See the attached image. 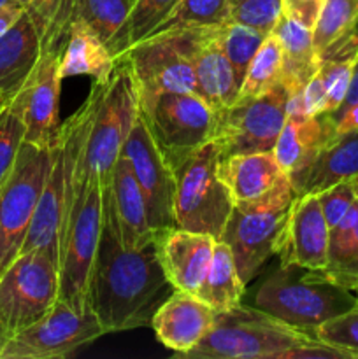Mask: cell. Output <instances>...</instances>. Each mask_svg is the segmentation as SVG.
I'll list each match as a JSON object with an SVG mask.
<instances>
[{
	"label": "cell",
	"mask_w": 358,
	"mask_h": 359,
	"mask_svg": "<svg viewBox=\"0 0 358 359\" xmlns=\"http://www.w3.org/2000/svg\"><path fill=\"white\" fill-rule=\"evenodd\" d=\"M172 287L161 269L157 244L126 249L102 216V233L88 284V304L105 335L151 326L165 290Z\"/></svg>",
	"instance_id": "cell-1"
},
{
	"label": "cell",
	"mask_w": 358,
	"mask_h": 359,
	"mask_svg": "<svg viewBox=\"0 0 358 359\" xmlns=\"http://www.w3.org/2000/svg\"><path fill=\"white\" fill-rule=\"evenodd\" d=\"M102 216L114 228L119 242L126 249H140L154 242L157 231L150 223L144 195L128 160L121 154L116 160L109 181L102 186Z\"/></svg>",
	"instance_id": "cell-16"
},
{
	"label": "cell",
	"mask_w": 358,
	"mask_h": 359,
	"mask_svg": "<svg viewBox=\"0 0 358 359\" xmlns=\"http://www.w3.org/2000/svg\"><path fill=\"white\" fill-rule=\"evenodd\" d=\"M60 53H42L37 67L11 100L20 107L25 142L49 149L60 132Z\"/></svg>",
	"instance_id": "cell-15"
},
{
	"label": "cell",
	"mask_w": 358,
	"mask_h": 359,
	"mask_svg": "<svg viewBox=\"0 0 358 359\" xmlns=\"http://www.w3.org/2000/svg\"><path fill=\"white\" fill-rule=\"evenodd\" d=\"M295 198L293 184L284 175L265 196L255 202L235 203L232 209L220 241L230 248L246 286L267 259L279 252Z\"/></svg>",
	"instance_id": "cell-4"
},
{
	"label": "cell",
	"mask_w": 358,
	"mask_h": 359,
	"mask_svg": "<svg viewBox=\"0 0 358 359\" xmlns=\"http://www.w3.org/2000/svg\"><path fill=\"white\" fill-rule=\"evenodd\" d=\"M281 266L255 294V307L314 335L330 319L351 311L358 297L330 283L319 270Z\"/></svg>",
	"instance_id": "cell-2"
},
{
	"label": "cell",
	"mask_w": 358,
	"mask_h": 359,
	"mask_svg": "<svg viewBox=\"0 0 358 359\" xmlns=\"http://www.w3.org/2000/svg\"><path fill=\"white\" fill-rule=\"evenodd\" d=\"M323 0H283L284 14L295 18L305 27L312 28L321 9Z\"/></svg>",
	"instance_id": "cell-41"
},
{
	"label": "cell",
	"mask_w": 358,
	"mask_h": 359,
	"mask_svg": "<svg viewBox=\"0 0 358 359\" xmlns=\"http://www.w3.org/2000/svg\"><path fill=\"white\" fill-rule=\"evenodd\" d=\"M7 102H9V100H6V98H4V97H2V95H0V112H2V111H4V109H6Z\"/></svg>",
	"instance_id": "cell-46"
},
{
	"label": "cell",
	"mask_w": 358,
	"mask_h": 359,
	"mask_svg": "<svg viewBox=\"0 0 358 359\" xmlns=\"http://www.w3.org/2000/svg\"><path fill=\"white\" fill-rule=\"evenodd\" d=\"M139 114L135 81L125 58L119 56L107 83L100 84L97 109L81 149L77 172L81 179L109 181L121 147Z\"/></svg>",
	"instance_id": "cell-5"
},
{
	"label": "cell",
	"mask_w": 358,
	"mask_h": 359,
	"mask_svg": "<svg viewBox=\"0 0 358 359\" xmlns=\"http://www.w3.org/2000/svg\"><path fill=\"white\" fill-rule=\"evenodd\" d=\"M353 186H354V191H357V196H358V175L357 177H353Z\"/></svg>",
	"instance_id": "cell-48"
},
{
	"label": "cell",
	"mask_w": 358,
	"mask_h": 359,
	"mask_svg": "<svg viewBox=\"0 0 358 359\" xmlns=\"http://www.w3.org/2000/svg\"><path fill=\"white\" fill-rule=\"evenodd\" d=\"M283 51L276 35L269 34L249 63L239 97H255L276 86L281 79Z\"/></svg>",
	"instance_id": "cell-33"
},
{
	"label": "cell",
	"mask_w": 358,
	"mask_h": 359,
	"mask_svg": "<svg viewBox=\"0 0 358 359\" xmlns=\"http://www.w3.org/2000/svg\"><path fill=\"white\" fill-rule=\"evenodd\" d=\"M265 37L267 35L260 34V32L253 30L249 27H244V25L234 23V21L221 27V46H223V51L227 55L228 62H230L232 69H234L239 84H242L246 70H248L253 56L256 55Z\"/></svg>",
	"instance_id": "cell-34"
},
{
	"label": "cell",
	"mask_w": 358,
	"mask_h": 359,
	"mask_svg": "<svg viewBox=\"0 0 358 359\" xmlns=\"http://www.w3.org/2000/svg\"><path fill=\"white\" fill-rule=\"evenodd\" d=\"M34 23L42 53H62L67 32L76 18L77 0H18Z\"/></svg>",
	"instance_id": "cell-30"
},
{
	"label": "cell",
	"mask_w": 358,
	"mask_h": 359,
	"mask_svg": "<svg viewBox=\"0 0 358 359\" xmlns=\"http://www.w3.org/2000/svg\"><path fill=\"white\" fill-rule=\"evenodd\" d=\"M105 335L93 309L74 311L58 300L34 325L9 337L2 359H63Z\"/></svg>",
	"instance_id": "cell-13"
},
{
	"label": "cell",
	"mask_w": 358,
	"mask_h": 359,
	"mask_svg": "<svg viewBox=\"0 0 358 359\" xmlns=\"http://www.w3.org/2000/svg\"><path fill=\"white\" fill-rule=\"evenodd\" d=\"M221 28H214L200 44L195 58V93L214 111L230 107L241 93V84L220 41Z\"/></svg>",
	"instance_id": "cell-25"
},
{
	"label": "cell",
	"mask_w": 358,
	"mask_h": 359,
	"mask_svg": "<svg viewBox=\"0 0 358 359\" xmlns=\"http://www.w3.org/2000/svg\"><path fill=\"white\" fill-rule=\"evenodd\" d=\"M318 339L256 307L216 312L211 332L185 359H276L283 351Z\"/></svg>",
	"instance_id": "cell-3"
},
{
	"label": "cell",
	"mask_w": 358,
	"mask_h": 359,
	"mask_svg": "<svg viewBox=\"0 0 358 359\" xmlns=\"http://www.w3.org/2000/svg\"><path fill=\"white\" fill-rule=\"evenodd\" d=\"M319 340L358 358V302L351 311L330 319L314 333Z\"/></svg>",
	"instance_id": "cell-38"
},
{
	"label": "cell",
	"mask_w": 358,
	"mask_h": 359,
	"mask_svg": "<svg viewBox=\"0 0 358 359\" xmlns=\"http://www.w3.org/2000/svg\"><path fill=\"white\" fill-rule=\"evenodd\" d=\"M51 147L23 142L16 165L0 186V273L20 256L49 168Z\"/></svg>",
	"instance_id": "cell-12"
},
{
	"label": "cell",
	"mask_w": 358,
	"mask_h": 359,
	"mask_svg": "<svg viewBox=\"0 0 358 359\" xmlns=\"http://www.w3.org/2000/svg\"><path fill=\"white\" fill-rule=\"evenodd\" d=\"M18 0H0V7L2 6H9V4H16Z\"/></svg>",
	"instance_id": "cell-47"
},
{
	"label": "cell",
	"mask_w": 358,
	"mask_h": 359,
	"mask_svg": "<svg viewBox=\"0 0 358 359\" xmlns=\"http://www.w3.org/2000/svg\"><path fill=\"white\" fill-rule=\"evenodd\" d=\"M235 2V0H232V4H234Z\"/></svg>",
	"instance_id": "cell-49"
},
{
	"label": "cell",
	"mask_w": 358,
	"mask_h": 359,
	"mask_svg": "<svg viewBox=\"0 0 358 359\" xmlns=\"http://www.w3.org/2000/svg\"><path fill=\"white\" fill-rule=\"evenodd\" d=\"M330 228L318 195H297L279 249L281 266L323 270L329 263Z\"/></svg>",
	"instance_id": "cell-17"
},
{
	"label": "cell",
	"mask_w": 358,
	"mask_h": 359,
	"mask_svg": "<svg viewBox=\"0 0 358 359\" xmlns=\"http://www.w3.org/2000/svg\"><path fill=\"white\" fill-rule=\"evenodd\" d=\"M154 244L172 290L197 294L213 262L216 238L181 228H168L157 231Z\"/></svg>",
	"instance_id": "cell-18"
},
{
	"label": "cell",
	"mask_w": 358,
	"mask_h": 359,
	"mask_svg": "<svg viewBox=\"0 0 358 359\" xmlns=\"http://www.w3.org/2000/svg\"><path fill=\"white\" fill-rule=\"evenodd\" d=\"M220 149L209 140L172 165L175 228L220 241L234 200L220 177Z\"/></svg>",
	"instance_id": "cell-6"
},
{
	"label": "cell",
	"mask_w": 358,
	"mask_h": 359,
	"mask_svg": "<svg viewBox=\"0 0 358 359\" xmlns=\"http://www.w3.org/2000/svg\"><path fill=\"white\" fill-rule=\"evenodd\" d=\"M133 4L135 0H77L76 18L90 25L119 58L125 51L123 39Z\"/></svg>",
	"instance_id": "cell-29"
},
{
	"label": "cell",
	"mask_w": 358,
	"mask_h": 359,
	"mask_svg": "<svg viewBox=\"0 0 358 359\" xmlns=\"http://www.w3.org/2000/svg\"><path fill=\"white\" fill-rule=\"evenodd\" d=\"M139 112L172 165L213 140L218 111L197 93H160L139 100Z\"/></svg>",
	"instance_id": "cell-10"
},
{
	"label": "cell",
	"mask_w": 358,
	"mask_h": 359,
	"mask_svg": "<svg viewBox=\"0 0 358 359\" xmlns=\"http://www.w3.org/2000/svg\"><path fill=\"white\" fill-rule=\"evenodd\" d=\"M230 21L232 0H181L153 34L178 28H221Z\"/></svg>",
	"instance_id": "cell-31"
},
{
	"label": "cell",
	"mask_w": 358,
	"mask_h": 359,
	"mask_svg": "<svg viewBox=\"0 0 358 359\" xmlns=\"http://www.w3.org/2000/svg\"><path fill=\"white\" fill-rule=\"evenodd\" d=\"M77 163L74 170L72 205L60 256V300L70 305L74 311H83L90 307L88 284L100 242L104 202L100 182L81 179Z\"/></svg>",
	"instance_id": "cell-8"
},
{
	"label": "cell",
	"mask_w": 358,
	"mask_h": 359,
	"mask_svg": "<svg viewBox=\"0 0 358 359\" xmlns=\"http://www.w3.org/2000/svg\"><path fill=\"white\" fill-rule=\"evenodd\" d=\"M329 114L332 118L333 126H336L337 135L358 130V104L351 105L347 109H340V111L329 112Z\"/></svg>",
	"instance_id": "cell-42"
},
{
	"label": "cell",
	"mask_w": 358,
	"mask_h": 359,
	"mask_svg": "<svg viewBox=\"0 0 358 359\" xmlns=\"http://www.w3.org/2000/svg\"><path fill=\"white\" fill-rule=\"evenodd\" d=\"M218 172L234 200V205L262 198L286 175L272 151L221 158Z\"/></svg>",
	"instance_id": "cell-22"
},
{
	"label": "cell",
	"mask_w": 358,
	"mask_h": 359,
	"mask_svg": "<svg viewBox=\"0 0 358 359\" xmlns=\"http://www.w3.org/2000/svg\"><path fill=\"white\" fill-rule=\"evenodd\" d=\"M276 359H354L350 353L323 340L314 339L312 342L302 344V346L291 347V349L283 351L276 356Z\"/></svg>",
	"instance_id": "cell-40"
},
{
	"label": "cell",
	"mask_w": 358,
	"mask_h": 359,
	"mask_svg": "<svg viewBox=\"0 0 358 359\" xmlns=\"http://www.w3.org/2000/svg\"><path fill=\"white\" fill-rule=\"evenodd\" d=\"M357 191H354L353 179L350 181L337 182V184L330 186L325 191L318 193L319 205H321L323 216H325L326 224L332 230L340 219L347 214L354 202H357Z\"/></svg>",
	"instance_id": "cell-39"
},
{
	"label": "cell",
	"mask_w": 358,
	"mask_h": 359,
	"mask_svg": "<svg viewBox=\"0 0 358 359\" xmlns=\"http://www.w3.org/2000/svg\"><path fill=\"white\" fill-rule=\"evenodd\" d=\"M216 312L190 291L174 290L151 319L158 342L178 358L195 349L211 332Z\"/></svg>",
	"instance_id": "cell-19"
},
{
	"label": "cell",
	"mask_w": 358,
	"mask_h": 359,
	"mask_svg": "<svg viewBox=\"0 0 358 359\" xmlns=\"http://www.w3.org/2000/svg\"><path fill=\"white\" fill-rule=\"evenodd\" d=\"M246 293L234 255L223 241H216L213 262L197 297L209 305L214 312H225L237 307Z\"/></svg>",
	"instance_id": "cell-28"
},
{
	"label": "cell",
	"mask_w": 358,
	"mask_h": 359,
	"mask_svg": "<svg viewBox=\"0 0 358 359\" xmlns=\"http://www.w3.org/2000/svg\"><path fill=\"white\" fill-rule=\"evenodd\" d=\"M319 273L358 297V198L330 230L329 263Z\"/></svg>",
	"instance_id": "cell-27"
},
{
	"label": "cell",
	"mask_w": 358,
	"mask_h": 359,
	"mask_svg": "<svg viewBox=\"0 0 358 359\" xmlns=\"http://www.w3.org/2000/svg\"><path fill=\"white\" fill-rule=\"evenodd\" d=\"M179 2L181 0H135L128 23H126L125 39H123L125 51L135 42L153 34L160 27L161 21L179 6Z\"/></svg>",
	"instance_id": "cell-35"
},
{
	"label": "cell",
	"mask_w": 358,
	"mask_h": 359,
	"mask_svg": "<svg viewBox=\"0 0 358 359\" xmlns=\"http://www.w3.org/2000/svg\"><path fill=\"white\" fill-rule=\"evenodd\" d=\"M290 91L277 83L255 97H239L230 107L218 111L214 144L220 156L272 151L286 121Z\"/></svg>",
	"instance_id": "cell-11"
},
{
	"label": "cell",
	"mask_w": 358,
	"mask_h": 359,
	"mask_svg": "<svg viewBox=\"0 0 358 359\" xmlns=\"http://www.w3.org/2000/svg\"><path fill=\"white\" fill-rule=\"evenodd\" d=\"M358 28V0H323L312 41L318 56L333 42L340 41Z\"/></svg>",
	"instance_id": "cell-32"
},
{
	"label": "cell",
	"mask_w": 358,
	"mask_h": 359,
	"mask_svg": "<svg viewBox=\"0 0 358 359\" xmlns=\"http://www.w3.org/2000/svg\"><path fill=\"white\" fill-rule=\"evenodd\" d=\"M21 14H23V7H21L20 2L0 7V35L6 34L16 23Z\"/></svg>",
	"instance_id": "cell-43"
},
{
	"label": "cell",
	"mask_w": 358,
	"mask_h": 359,
	"mask_svg": "<svg viewBox=\"0 0 358 359\" xmlns=\"http://www.w3.org/2000/svg\"><path fill=\"white\" fill-rule=\"evenodd\" d=\"M23 142L25 125L20 107L16 102L9 100L6 109L0 112V186L13 172Z\"/></svg>",
	"instance_id": "cell-36"
},
{
	"label": "cell",
	"mask_w": 358,
	"mask_h": 359,
	"mask_svg": "<svg viewBox=\"0 0 358 359\" xmlns=\"http://www.w3.org/2000/svg\"><path fill=\"white\" fill-rule=\"evenodd\" d=\"M60 300V269L41 249L20 252L0 273V325L9 335L44 318Z\"/></svg>",
	"instance_id": "cell-9"
},
{
	"label": "cell",
	"mask_w": 358,
	"mask_h": 359,
	"mask_svg": "<svg viewBox=\"0 0 358 359\" xmlns=\"http://www.w3.org/2000/svg\"><path fill=\"white\" fill-rule=\"evenodd\" d=\"M118 58L109 46L88 23L76 18L67 32L60 53V76L62 79L74 76H90L93 83H107L114 72Z\"/></svg>",
	"instance_id": "cell-24"
},
{
	"label": "cell",
	"mask_w": 358,
	"mask_h": 359,
	"mask_svg": "<svg viewBox=\"0 0 358 359\" xmlns=\"http://www.w3.org/2000/svg\"><path fill=\"white\" fill-rule=\"evenodd\" d=\"M358 175V130L337 135L290 181L297 195H318L337 182Z\"/></svg>",
	"instance_id": "cell-21"
},
{
	"label": "cell",
	"mask_w": 358,
	"mask_h": 359,
	"mask_svg": "<svg viewBox=\"0 0 358 359\" xmlns=\"http://www.w3.org/2000/svg\"><path fill=\"white\" fill-rule=\"evenodd\" d=\"M283 13V0H235L232 4V21L263 35L272 34Z\"/></svg>",
	"instance_id": "cell-37"
},
{
	"label": "cell",
	"mask_w": 358,
	"mask_h": 359,
	"mask_svg": "<svg viewBox=\"0 0 358 359\" xmlns=\"http://www.w3.org/2000/svg\"><path fill=\"white\" fill-rule=\"evenodd\" d=\"M9 333L6 332V330L2 328V325H0V359H2V351H4V347H6V344H7V340H9Z\"/></svg>",
	"instance_id": "cell-45"
},
{
	"label": "cell",
	"mask_w": 358,
	"mask_h": 359,
	"mask_svg": "<svg viewBox=\"0 0 358 359\" xmlns=\"http://www.w3.org/2000/svg\"><path fill=\"white\" fill-rule=\"evenodd\" d=\"M358 104V60L354 63V69H353V76H351V83L350 88H347V93L344 97L343 104L336 109V111H340V109H347L351 105Z\"/></svg>",
	"instance_id": "cell-44"
},
{
	"label": "cell",
	"mask_w": 358,
	"mask_h": 359,
	"mask_svg": "<svg viewBox=\"0 0 358 359\" xmlns=\"http://www.w3.org/2000/svg\"><path fill=\"white\" fill-rule=\"evenodd\" d=\"M121 156L128 160L139 182L153 230L175 228L174 170L154 142L140 112L123 144Z\"/></svg>",
	"instance_id": "cell-14"
},
{
	"label": "cell",
	"mask_w": 358,
	"mask_h": 359,
	"mask_svg": "<svg viewBox=\"0 0 358 359\" xmlns=\"http://www.w3.org/2000/svg\"><path fill=\"white\" fill-rule=\"evenodd\" d=\"M272 34L279 41L283 51L279 83L290 91V95H293L304 90L305 84L319 69V56L314 49L312 28L283 13Z\"/></svg>",
	"instance_id": "cell-26"
},
{
	"label": "cell",
	"mask_w": 358,
	"mask_h": 359,
	"mask_svg": "<svg viewBox=\"0 0 358 359\" xmlns=\"http://www.w3.org/2000/svg\"><path fill=\"white\" fill-rule=\"evenodd\" d=\"M337 137L329 112L305 118H286L272 153L288 177L304 170L319 151Z\"/></svg>",
	"instance_id": "cell-20"
},
{
	"label": "cell",
	"mask_w": 358,
	"mask_h": 359,
	"mask_svg": "<svg viewBox=\"0 0 358 359\" xmlns=\"http://www.w3.org/2000/svg\"><path fill=\"white\" fill-rule=\"evenodd\" d=\"M213 30L178 28L151 34L130 46L121 58L132 70L139 100L160 93H195L197 51Z\"/></svg>",
	"instance_id": "cell-7"
},
{
	"label": "cell",
	"mask_w": 358,
	"mask_h": 359,
	"mask_svg": "<svg viewBox=\"0 0 358 359\" xmlns=\"http://www.w3.org/2000/svg\"><path fill=\"white\" fill-rule=\"evenodd\" d=\"M41 39L25 13L0 35V95L6 100L16 97L41 60Z\"/></svg>",
	"instance_id": "cell-23"
}]
</instances>
